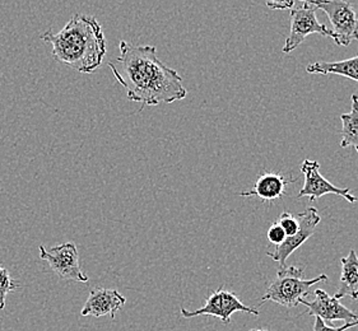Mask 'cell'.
I'll use <instances>...</instances> for the list:
<instances>
[{
    "label": "cell",
    "instance_id": "17",
    "mask_svg": "<svg viewBox=\"0 0 358 331\" xmlns=\"http://www.w3.org/2000/svg\"><path fill=\"white\" fill-rule=\"evenodd\" d=\"M277 223L280 224L282 227V230H285L286 233V237H291L296 235L299 230H300V223H299V219L296 214H292L289 212H285L280 214Z\"/></svg>",
    "mask_w": 358,
    "mask_h": 331
},
{
    "label": "cell",
    "instance_id": "20",
    "mask_svg": "<svg viewBox=\"0 0 358 331\" xmlns=\"http://www.w3.org/2000/svg\"><path fill=\"white\" fill-rule=\"evenodd\" d=\"M266 6L272 9H288L291 10L294 8V1H274V3H266Z\"/></svg>",
    "mask_w": 358,
    "mask_h": 331
},
{
    "label": "cell",
    "instance_id": "6",
    "mask_svg": "<svg viewBox=\"0 0 358 331\" xmlns=\"http://www.w3.org/2000/svg\"><path fill=\"white\" fill-rule=\"evenodd\" d=\"M246 312L252 316H259L260 312L255 309H251L249 306H245L236 295L227 289L220 288L215 290L207 298L206 303L198 310L189 311L187 309H181V315L185 318H192L196 316H213L220 318L224 324H229L231 317L235 312Z\"/></svg>",
    "mask_w": 358,
    "mask_h": 331
},
{
    "label": "cell",
    "instance_id": "10",
    "mask_svg": "<svg viewBox=\"0 0 358 331\" xmlns=\"http://www.w3.org/2000/svg\"><path fill=\"white\" fill-rule=\"evenodd\" d=\"M314 295L315 297L313 301H308L305 298L300 300V303L306 306V311L301 314V316L308 315V316L319 317L325 324L327 323L330 324L334 321L357 323V314L347 309L336 295H329L322 289H316Z\"/></svg>",
    "mask_w": 358,
    "mask_h": 331
},
{
    "label": "cell",
    "instance_id": "18",
    "mask_svg": "<svg viewBox=\"0 0 358 331\" xmlns=\"http://www.w3.org/2000/svg\"><path fill=\"white\" fill-rule=\"evenodd\" d=\"M266 237H268L269 242L273 244V245L280 246L285 242L286 233H285V230H282V227H280V224L277 223V222H274V223L271 226V228L268 230Z\"/></svg>",
    "mask_w": 358,
    "mask_h": 331
},
{
    "label": "cell",
    "instance_id": "19",
    "mask_svg": "<svg viewBox=\"0 0 358 331\" xmlns=\"http://www.w3.org/2000/svg\"><path fill=\"white\" fill-rule=\"evenodd\" d=\"M353 326H358L357 323H345V324L342 325V326H333V325H327L324 321H322V318H319V317H315V324H314V331H345L348 330V329H351Z\"/></svg>",
    "mask_w": 358,
    "mask_h": 331
},
{
    "label": "cell",
    "instance_id": "12",
    "mask_svg": "<svg viewBox=\"0 0 358 331\" xmlns=\"http://www.w3.org/2000/svg\"><path fill=\"white\" fill-rule=\"evenodd\" d=\"M294 180H288L286 176L280 172H264L259 176L254 187L249 191L241 193V196H257L263 202H274L283 198L286 194V187Z\"/></svg>",
    "mask_w": 358,
    "mask_h": 331
},
{
    "label": "cell",
    "instance_id": "15",
    "mask_svg": "<svg viewBox=\"0 0 358 331\" xmlns=\"http://www.w3.org/2000/svg\"><path fill=\"white\" fill-rule=\"evenodd\" d=\"M342 120V139L341 147L355 148L358 154V94L352 96V108L350 112L341 115Z\"/></svg>",
    "mask_w": 358,
    "mask_h": 331
},
{
    "label": "cell",
    "instance_id": "5",
    "mask_svg": "<svg viewBox=\"0 0 358 331\" xmlns=\"http://www.w3.org/2000/svg\"><path fill=\"white\" fill-rule=\"evenodd\" d=\"M317 34L331 38L330 29L317 21L316 8L310 0L301 3L300 7L291 9V29L283 46V52L289 54L301 45L308 35Z\"/></svg>",
    "mask_w": 358,
    "mask_h": 331
},
{
    "label": "cell",
    "instance_id": "21",
    "mask_svg": "<svg viewBox=\"0 0 358 331\" xmlns=\"http://www.w3.org/2000/svg\"><path fill=\"white\" fill-rule=\"evenodd\" d=\"M250 331H268V330H264V329H252V330H250Z\"/></svg>",
    "mask_w": 358,
    "mask_h": 331
},
{
    "label": "cell",
    "instance_id": "16",
    "mask_svg": "<svg viewBox=\"0 0 358 331\" xmlns=\"http://www.w3.org/2000/svg\"><path fill=\"white\" fill-rule=\"evenodd\" d=\"M18 281H15L6 267H0V310H4L6 300L9 292L18 288Z\"/></svg>",
    "mask_w": 358,
    "mask_h": 331
},
{
    "label": "cell",
    "instance_id": "1",
    "mask_svg": "<svg viewBox=\"0 0 358 331\" xmlns=\"http://www.w3.org/2000/svg\"><path fill=\"white\" fill-rule=\"evenodd\" d=\"M119 51L116 63H108V68L127 89L128 100L143 105L141 111L144 106L172 103L187 97L181 75L157 58L156 46L122 40Z\"/></svg>",
    "mask_w": 358,
    "mask_h": 331
},
{
    "label": "cell",
    "instance_id": "7",
    "mask_svg": "<svg viewBox=\"0 0 358 331\" xmlns=\"http://www.w3.org/2000/svg\"><path fill=\"white\" fill-rule=\"evenodd\" d=\"M40 259L48 261L52 272L59 278L66 281H80L87 283L90 281L87 275L79 265V255L77 246L73 242H66L62 245L54 246L50 250L45 249L43 245L38 247Z\"/></svg>",
    "mask_w": 358,
    "mask_h": 331
},
{
    "label": "cell",
    "instance_id": "3",
    "mask_svg": "<svg viewBox=\"0 0 358 331\" xmlns=\"http://www.w3.org/2000/svg\"><path fill=\"white\" fill-rule=\"evenodd\" d=\"M303 267H285L278 269L277 277L269 284L262 301H273L288 309L296 307L300 300L308 295V289L320 281H328L325 274H320L313 279H303Z\"/></svg>",
    "mask_w": 358,
    "mask_h": 331
},
{
    "label": "cell",
    "instance_id": "8",
    "mask_svg": "<svg viewBox=\"0 0 358 331\" xmlns=\"http://www.w3.org/2000/svg\"><path fill=\"white\" fill-rule=\"evenodd\" d=\"M301 172L305 176V182L300 190V194L297 195V199L306 196L308 200L313 203L324 195L336 194L342 196L352 204L357 202V198L351 194L350 189L334 186L331 182L322 177L320 173V163L317 161L305 159L302 162Z\"/></svg>",
    "mask_w": 358,
    "mask_h": 331
},
{
    "label": "cell",
    "instance_id": "4",
    "mask_svg": "<svg viewBox=\"0 0 358 331\" xmlns=\"http://www.w3.org/2000/svg\"><path fill=\"white\" fill-rule=\"evenodd\" d=\"M310 1L329 17L333 27L330 31L331 38L338 46H348L358 41V15L352 3L343 0Z\"/></svg>",
    "mask_w": 358,
    "mask_h": 331
},
{
    "label": "cell",
    "instance_id": "9",
    "mask_svg": "<svg viewBox=\"0 0 358 331\" xmlns=\"http://www.w3.org/2000/svg\"><path fill=\"white\" fill-rule=\"evenodd\" d=\"M296 216L300 223L299 232L291 237H286L282 245L275 246L274 251L266 252V255L271 259L278 263V269L286 267V261L289 258V255H292L302 244H305L308 238L314 235L317 224L322 221V218L319 216V210L314 207H308L302 213L296 214Z\"/></svg>",
    "mask_w": 358,
    "mask_h": 331
},
{
    "label": "cell",
    "instance_id": "13",
    "mask_svg": "<svg viewBox=\"0 0 358 331\" xmlns=\"http://www.w3.org/2000/svg\"><path fill=\"white\" fill-rule=\"evenodd\" d=\"M342 274H341V287L338 289L336 297L338 300L345 295L352 300L358 298V256L355 250H351L347 256L341 259Z\"/></svg>",
    "mask_w": 358,
    "mask_h": 331
},
{
    "label": "cell",
    "instance_id": "14",
    "mask_svg": "<svg viewBox=\"0 0 358 331\" xmlns=\"http://www.w3.org/2000/svg\"><path fill=\"white\" fill-rule=\"evenodd\" d=\"M306 72L310 74H336L342 75L348 80L358 82V55L342 61H317L306 66Z\"/></svg>",
    "mask_w": 358,
    "mask_h": 331
},
{
    "label": "cell",
    "instance_id": "2",
    "mask_svg": "<svg viewBox=\"0 0 358 331\" xmlns=\"http://www.w3.org/2000/svg\"><path fill=\"white\" fill-rule=\"evenodd\" d=\"M52 45V58L79 73H94L106 55V37L99 21L91 15L77 13L55 34L52 29L41 35Z\"/></svg>",
    "mask_w": 358,
    "mask_h": 331
},
{
    "label": "cell",
    "instance_id": "11",
    "mask_svg": "<svg viewBox=\"0 0 358 331\" xmlns=\"http://www.w3.org/2000/svg\"><path fill=\"white\" fill-rule=\"evenodd\" d=\"M127 303V298L116 289L96 288L90 293L80 315L82 316H110L115 318L116 314Z\"/></svg>",
    "mask_w": 358,
    "mask_h": 331
}]
</instances>
